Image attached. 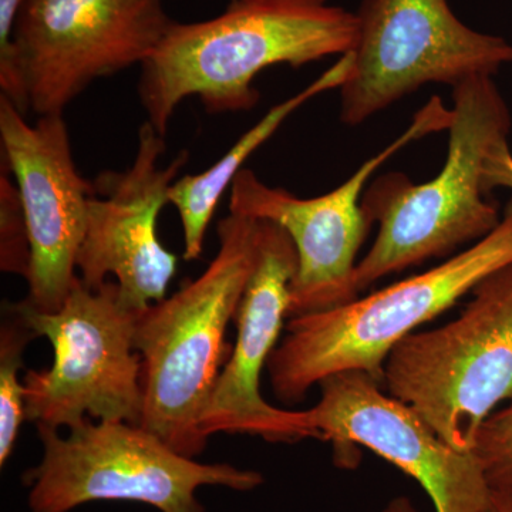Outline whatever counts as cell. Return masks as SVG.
<instances>
[{
  "instance_id": "6",
  "label": "cell",
  "mask_w": 512,
  "mask_h": 512,
  "mask_svg": "<svg viewBox=\"0 0 512 512\" xmlns=\"http://www.w3.org/2000/svg\"><path fill=\"white\" fill-rule=\"evenodd\" d=\"M458 318L394 346L383 383L458 451L512 399V264L476 286Z\"/></svg>"
},
{
  "instance_id": "15",
  "label": "cell",
  "mask_w": 512,
  "mask_h": 512,
  "mask_svg": "<svg viewBox=\"0 0 512 512\" xmlns=\"http://www.w3.org/2000/svg\"><path fill=\"white\" fill-rule=\"evenodd\" d=\"M353 64H355L353 52L340 56L338 62L325 73L320 74L315 82L296 93L295 96L272 107L207 171L185 175L175 181L168 194V202L174 205L180 215L184 235V261L192 262L202 255L205 234L220 204L222 194L231 188L235 177L244 170L248 158L274 136L276 130L285 123L293 111L298 110L309 100L315 99L319 94L340 89L349 79Z\"/></svg>"
},
{
  "instance_id": "21",
  "label": "cell",
  "mask_w": 512,
  "mask_h": 512,
  "mask_svg": "<svg viewBox=\"0 0 512 512\" xmlns=\"http://www.w3.org/2000/svg\"><path fill=\"white\" fill-rule=\"evenodd\" d=\"M383 512H419L414 507L410 498L407 497H397L394 500L390 501L389 504L386 505Z\"/></svg>"
},
{
  "instance_id": "2",
  "label": "cell",
  "mask_w": 512,
  "mask_h": 512,
  "mask_svg": "<svg viewBox=\"0 0 512 512\" xmlns=\"http://www.w3.org/2000/svg\"><path fill=\"white\" fill-rule=\"evenodd\" d=\"M217 255L194 281L138 311L143 409L138 426L181 456L207 447L200 421L222 367L227 330L255 268L258 220L229 212L217 228Z\"/></svg>"
},
{
  "instance_id": "7",
  "label": "cell",
  "mask_w": 512,
  "mask_h": 512,
  "mask_svg": "<svg viewBox=\"0 0 512 512\" xmlns=\"http://www.w3.org/2000/svg\"><path fill=\"white\" fill-rule=\"evenodd\" d=\"M16 306L37 338H46L53 348L49 369L23 376L26 421L59 431L89 419L140 424L138 311L121 303L116 281L93 291L77 276L56 312H37L23 302Z\"/></svg>"
},
{
  "instance_id": "11",
  "label": "cell",
  "mask_w": 512,
  "mask_h": 512,
  "mask_svg": "<svg viewBox=\"0 0 512 512\" xmlns=\"http://www.w3.org/2000/svg\"><path fill=\"white\" fill-rule=\"evenodd\" d=\"M165 137L148 121L138 130L133 164L123 173L100 175L87 212L86 232L76 259L80 281L93 291L110 281L119 286L120 301L143 311L163 301L178 269V258L161 244L158 217L178 174L188 163L181 151L161 164Z\"/></svg>"
},
{
  "instance_id": "4",
  "label": "cell",
  "mask_w": 512,
  "mask_h": 512,
  "mask_svg": "<svg viewBox=\"0 0 512 512\" xmlns=\"http://www.w3.org/2000/svg\"><path fill=\"white\" fill-rule=\"evenodd\" d=\"M511 264L512 200L487 237L436 268L338 308L288 319L266 366L275 396L299 403L326 377L352 370L383 383L397 343Z\"/></svg>"
},
{
  "instance_id": "19",
  "label": "cell",
  "mask_w": 512,
  "mask_h": 512,
  "mask_svg": "<svg viewBox=\"0 0 512 512\" xmlns=\"http://www.w3.org/2000/svg\"><path fill=\"white\" fill-rule=\"evenodd\" d=\"M485 190L508 188L512 190V153L508 143L495 148L485 164Z\"/></svg>"
},
{
  "instance_id": "16",
  "label": "cell",
  "mask_w": 512,
  "mask_h": 512,
  "mask_svg": "<svg viewBox=\"0 0 512 512\" xmlns=\"http://www.w3.org/2000/svg\"><path fill=\"white\" fill-rule=\"evenodd\" d=\"M18 306H8L0 326V466L8 463L26 421L25 386L20 380L23 353L36 339Z\"/></svg>"
},
{
  "instance_id": "20",
  "label": "cell",
  "mask_w": 512,
  "mask_h": 512,
  "mask_svg": "<svg viewBox=\"0 0 512 512\" xmlns=\"http://www.w3.org/2000/svg\"><path fill=\"white\" fill-rule=\"evenodd\" d=\"M481 512H512V494L491 491L490 500Z\"/></svg>"
},
{
  "instance_id": "17",
  "label": "cell",
  "mask_w": 512,
  "mask_h": 512,
  "mask_svg": "<svg viewBox=\"0 0 512 512\" xmlns=\"http://www.w3.org/2000/svg\"><path fill=\"white\" fill-rule=\"evenodd\" d=\"M28 224L18 185L8 165L2 161L0 171V269L3 274L28 278L30 269Z\"/></svg>"
},
{
  "instance_id": "10",
  "label": "cell",
  "mask_w": 512,
  "mask_h": 512,
  "mask_svg": "<svg viewBox=\"0 0 512 512\" xmlns=\"http://www.w3.org/2000/svg\"><path fill=\"white\" fill-rule=\"evenodd\" d=\"M451 116L439 96L431 97L404 133L360 165L345 183L320 197L299 198L284 188L269 187L248 168L235 177L229 188V212L272 222L285 229L295 245L298 271L288 319L338 308L357 298L353 274L370 227L362 207L367 181L404 147L448 130Z\"/></svg>"
},
{
  "instance_id": "13",
  "label": "cell",
  "mask_w": 512,
  "mask_h": 512,
  "mask_svg": "<svg viewBox=\"0 0 512 512\" xmlns=\"http://www.w3.org/2000/svg\"><path fill=\"white\" fill-rule=\"evenodd\" d=\"M369 373H336L318 384L320 399L305 410L313 439L375 451L420 483L436 512H481L491 490L473 453L441 439L402 400L386 396Z\"/></svg>"
},
{
  "instance_id": "9",
  "label": "cell",
  "mask_w": 512,
  "mask_h": 512,
  "mask_svg": "<svg viewBox=\"0 0 512 512\" xmlns=\"http://www.w3.org/2000/svg\"><path fill=\"white\" fill-rule=\"evenodd\" d=\"M355 64L340 87V120L365 123L424 84L456 87L512 63L503 37L468 28L447 0H363Z\"/></svg>"
},
{
  "instance_id": "3",
  "label": "cell",
  "mask_w": 512,
  "mask_h": 512,
  "mask_svg": "<svg viewBox=\"0 0 512 512\" xmlns=\"http://www.w3.org/2000/svg\"><path fill=\"white\" fill-rule=\"evenodd\" d=\"M447 157L436 177L413 184L392 173L363 194L375 244L353 274L357 295L384 276L439 258L487 237L503 215L485 200V164L508 143L511 116L491 76L471 77L453 87Z\"/></svg>"
},
{
  "instance_id": "14",
  "label": "cell",
  "mask_w": 512,
  "mask_h": 512,
  "mask_svg": "<svg viewBox=\"0 0 512 512\" xmlns=\"http://www.w3.org/2000/svg\"><path fill=\"white\" fill-rule=\"evenodd\" d=\"M296 271L298 254L291 237L278 225L258 220L255 268L235 316L237 342L200 421L205 439L218 433L249 434L271 443L313 439L305 410L278 409L261 393L262 370L288 319Z\"/></svg>"
},
{
  "instance_id": "1",
  "label": "cell",
  "mask_w": 512,
  "mask_h": 512,
  "mask_svg": "<svg viewBox=\"0 0 512 512\" xmlns=\"http://www.w3.org/2000/svg\"><path fill=\"white\" fill-rule=\"evenodd\" d=\"M356 42V13L328 0H232L217 18L173 22L141 64L138 97L148 123L165 137L188 97L210 114L249 111L259 101V73L343 56Z\"/></svg>"
},
{
  "instance_id": "18",
  "label": "cell",
  "mask_w": 512,
  "mask_h": 512,
  "mask_svg": "<svg viewBox=\"0 0 512 512\" xmlns=\"http://www.w3.org/2000/svg\"><path fill=\"white\" fill-rule=\"evenodd\" d=\"M471 453L480 463L490 490L512 494V399L484 421Z\"/></svg>"
},
{
  "instance_id": "5",
  "label": "cell",
  "mask_w": 512,
  "mask_h": 512,
  "mask_svg": "<svg viewBox=\"0 0 512 512\" xmlns=\"http://www.w3.org/2000/svg\"><path fill=\"white\" fill-rule=\"evenodd\" d=\"M37 431L43 457L23 476L32 512H70L94 501L205 512L197 497L205 485L245 493L264 483L258 471L181 456L138 424L89 419L67 436L46 426Z\"/></svg>"
},
{
  "instance_id": "12",
  "label": "cell",
  "mask_w": 512,
  "mask_h": 512,
  "mask_svg": "<svg viewBox=\"0 0 512 512\" xmlns=\"http://www.w3.org/2000/svg\"><path fill=\"white\" fill-rule=\"evenodd\" d=\"M0 143L2 161L18 185L32 251L23 303L37 312L59 311L77 281V254L96 187L77 170L63 114L32 124L0 96Z\"/></svg>"
},
{
  "instance_id": "8",
  "label": "cell",
  "mask_w": 512,
  "mask_h": 512,
  "mask_svg": "<svg viewBox=\"0 0 512 512\" xmlns=\"http://www.w3.org/2000/svg\"><path fill=\"white\" fill-rule=\"evenodd\" d=\"M173 22L164 0H26L13 30V104L63 114L96 80L146 62Z\"/></svg>"
}]
</instances>
